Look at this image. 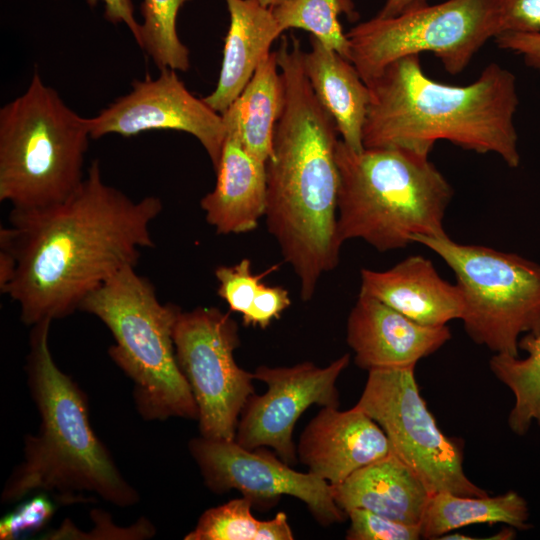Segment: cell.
Returning <instances> with one entry per match:
<instances>
[{"mask_svg":"<svg viewBox=\"0 0 540 540\" xmlns=\"http://www.w3.org/2000/svg\"><path fill=\"white\" fill-rule=\"evenodd\" d=\"M499 35L540 33V0H496Z\"/></svg>","mask_w":540,"mask_h":540,"instance_id":"cell-30","label":"cell"},{"mask_svg":"<svg viewBox=\"0 0 540 540\" xmlns=\"http://www.w3.org/2000/svg\"><path fill=\"white\" fill-rule=\"evenodd\" d=\"M79 310L110 330L114 363L133 381V397L146 420L198 419L193 394L179 368L173 340L181 309L158 299L153 284L129 266L87 296Z\"/></svg>","mask_w":540,"mask_h":540,"instance_id":"cell-6","label":"cell"},{"mask_svg":"<svg viewBox=\"0 0 540 540\" xmlns=\"http://www.w3.org/2000/svg\"><path fill=\"white\" fill-rule=\"evenodd\" d=\"M176 359L198 408L200 436L235 440L241 412L255 393L253 373L235 361L239 329L215 307L182 311L174 326Z\"/></svg>","mask_w":540,"mask_h":540,"instance_id":"cell-11","label":"cell"},{"mask_svg":"<svg viewBox=\"0 0 540 540\" xmlns=\"http://www.w3.org/2000/svg\"><path fill=\"white\" fill-rule=\"evenodd\" d=\"M518 348L528 355L519 358L495 354L489 365L495 377L514 394L508 424L514 433L523 435L533 420L540 426V332L520 338Z\"/></svg>","mask_w":540,"mask_h":540,"instance_id":"cell-24","label":"cell"},{"mask_svg":"<svg viewBox=\"0 0 540 540\" xmlns=\"http://www.w3.org/2000/svg\"><path fill=\"white\" fill-rule=\"evenodd\" d=\"M452 269L463 296L468 336L495 354L519 356L520 335L540 332V264L515 253L413 235Z\"/></svg>","mask_w":540,"mask_h":540,"instance_id":"cell-8","label":"cell"},{"mask_svg":"<svg viewBox=\"0 0 540 540\" xmlns=\"http://www.w3.org/2000/svg\"><path fill=\"white\" fill-rule=\"evenodd\" d=\"M230 22L216 88L203 100L223 114L240 95L271 44L281 36L272 9L258 0H225Z\"/></svg>","mask_w":540,"mask_h":540,"instance_id":"cell-20","label":"cell"},{"mask_svg":"<svg viewBox=\"0 0 540 540\" xmlns=\"http://www.w3.org/2000/svg\"><path fill=\"white\" fill-rule=\"evenodd\" d=\"M346 514L365 509L409 524H420L431 494L417 475L393 452L332 486Z\"/></svg>","mask_w":540,"mask_h":540,"instance_id":"cell-19","label":"cell"},{"mask_svg":"<svg viewBox=\"0 0 540 540\" xmlns=\"http://www.w3.org/2000/svg\"><path fill=\"white\" fill-rule=\"evenodd\" d=\"M259 3L267 8L273 9L287 0H258Z\"/></svg>","mask_w":540,"mask_h":540,"instance_id":"cell-38","label":"cell"},{"mask_svg":"<svg viewBox=\"0 0 540 540\" xmlns=\"http://www.w3.org/2000/svg\"><path fill=\"white\" fill-rule=\"evenodd\" d=\"M161 200H133L106 184L94 160L80 186L56 204L12 209L9 221L17 258L5 295L28 326L64 318L83 300L154 246L151 224Z\"/></svg>","mask_w":540,"mask_h":540,"instance_id":"cell-1","label":"cell"},{"mask_svg":"<svg viewBox=\"0 0 540 540\" xmlns=\"http://www.w3.org/2000/svg\"><path fill=\"white\" fill-rule=\"evenodd\" d=\"M99 0H88L94 6ZM105 5V18L114 23H125L137 44L141 45V24L134 17V7L131 0H101Z\"/></svg>","mask_w":540,"mask_h":540,"instance_id":"cell-34","label":"cell"},{"mask_svg":"<svg viewBox=\"0 0 540 540\" xmlns=\"http://www.w3.org/2000/svg\"><path fill=\"white\" fill-rule=\"evenodd\" d=\"M284 103V86L276 51L266 54L247 85L223 114L244 148L266 163L273 152V137Z\"/></svg>","mask_w":540,"mask_h":540,"instance_id":"cell-22","label":"cell"},{"mask_svg":"<svg viewBox=\"0 0 540 540\" xmlns=\"http://www.w3.org/2000/svg\"><path fill=\"white\" fill-rule=\"evenodd\" d=\"M188 449L205 485L214 493L238 490L253 506L275 503L282 496L295 497L322 526L348 517L336 504L331 484L309 471L292 469L264 447L251 450L235 440L200 436L189 441Z\"/></svg>","mask_w":540,"mask_h":540,"instance_id":"cell-12","label":"cell"},{"mask_svg":"<svg viewBox=\"0 0 540 540\" xmlns=\"http://www.w3.org/2000/svg\"><path fill=\"white\" fill-rule=\"evenodd\" d=\"M392 452L383 429L365 412L322 407L303 430L298 460L332 486Z\"/></svg>","mask_w":540,"mask_h":540,"instance_id":"cell-15","label":"cell"},{"mask_svg":"<svg viewBox=\"0 0 540 540\" xmlns=\"http://www.w3.org/2000/svg\"><path fill=\"white\" fill-rule=\"evenodd\" d=\"M190 0H143L141 14V49L157 67L187 71L190 68L189 49L177 34L176 20L180 8Z\"/></svg>","mask_w":540,"mask_h":540,"instance_id":"cell-26","label":"cell"},{"mask_svg":"<svg viewBox=\"0 0 540 540\" xmlns=\"http://www.w3.org/2000/svg\"><path fill=\"white\" fill-rule=\"evenodd\" d=\"M450 337L447 325L419 324L361 293L347 320V343L354 351L355 364L367 371L415 366Z\"/></svg>","mask_w":540,"mask_h":540,"instance_id":"cell-16","label":"cell"},{"mask_svg":"<svg viewBox=\"0 0 540 540\" xmlns=\"http://www.w3.org/2000/svg\"><path fill=\"white\" fill-rule=\"evenodd\" d=\"M294 534L284 512L277 513L273 518L261 520L256 540H292Z\"/></svg>","mask_w":540,"mask_h":540,"instance_id":"cell-36","label":"cell"},{"mask_svg":"<svg viewBox=\"0 0 540 540\" xmlns=\"http://www.w3.org/2000/svg\"><path fill=\"white\" fill-rule=\"evenodd\" d=\"M54 508L46 497L38 496L19 506L0 523V538L11 539L27 530L43 527L51 518Z\"/></svg>","mask_w":540,"mask_h":540,"instance_id":"cell-31","label":"cell"},{"mask_svg":"<svg viewBox=\"0 0 540 540\" xmlns=\"http://www.w3.org/2000/svg\"><path fill=\"white\" fill-rule=\"evenodd\" d=\"M361 294L372 296L411 320L426 326H443L461 319L463 296L457 284L441 278L433 263L409 256L390 269H362Z\"/></svg>","mask_w":540,"mask_h":540,"instance_id":"cell-17","label":"cell"},{"mask_svg":"<svg viewBox=\"0 0 540 540\" xmlns=\"http://www.w3.org/2000/svg\"><path fill=\"white\" fill-rule=\"evenodd\" d=\"M338 232L380 252L405 248L413 235H447L453 189L428 156L400 147L355 151L336 146Z\"/></svg>","mask_w":540,"mask_h":540,"instance_id":"cell-5","label":"cell"},{"mask_svg":"<svg viewBox=\"0 0 540 540\" xmlns=\"http://www.w3.org/2000/svg\"><path fill=\"white\" fill-rule=\"evenodd\" d=\"M289 292L282 286L264 284L249 313L242 318L246 326L267 328L290 306Z\"/></svg>","mask_w":540,"mask_h":540,"instance_id":"cell-32","label":"cell"},{"mask_svg":"<svg viewBox=\"0 0 540 540\" xmlns=\"http://www.w3.org/2000/svg\"><path fill=\"white\" fill-rule=\"evenodd\" d=\"M495 40L498 47L521 54L528 66L540 69V33L508 32Z\"/></svg>","mask_w":540,"mask_h":540,"instance_id":"cell-33","label":"cell"},{"mask_svg":"<svg viewBox=\"0 0 540 540\" xmlns=\"http://www.w3.org/2000/svg\"><path fill=\"white\" fill-rule=\"evenodd\" d=\"M215 277L218 282V295L232 312L245 317L264 286L263 274H254L251 261L244 258L234 265L218 266Z\"/></svg>","mask_w":540,"mask_h":540,"instance_id":"cell-28","label":"cell"},{"mask_svg":"<svg viewBox=\"0 0 540 540\" xmlns=\"http://www.w3.org/2000/svg\"><path fill=\"white\" fill-rule=\"evenodd\" d=\"M90 137L108 134L125 137L139 133L170 129L193 135L207 152L217 169L227 129L223 116L203 98L194 96L178 77L176 70H160L156 79L146 76L134 80L132 90L88 118Z\"/></svg>","mask_w":540,"mask_h":540,"instance_id":"cell-14","label":"cell"},{"mask_svg":"<svg viewBox=\"0 0 540 540\" xmlns=\"http://www.w3.org/2000/svg\"><path fill=\"white\" fill-rule=\"evenodd\" d=\"M364 148L400 147L429 156L438 140L520 164L515 76L496 63L474 82L454 86L423 72L419 55L389 64L371 83Z\"/></svg>","mask_w":540,"mask_h":540,"instance_id":"cell-3","label":"cell"},{"mask_svg":"<svg viewBox=\"0 0 540 540\" xmlns=\"http://www.w3.org/2000/svg\"><path fill=\"white\" fill-rule=\"evenodd\" d=\"M350 520L348 540H417L422 537L420 524L396 521L365 509L347 513Z\"/></svg>","mask_w":540,"mask_h":540,"instance_id":"cell-29","label":"cell"},{"mask_svg":"<svg viewBox=\"0 0 540 540\" xmlns=\"http://www.w3.org/2000/svg\"><path fill=\"white\" fill-rule=\"evenodd\" d=\"M425 4H427V0H386L377 16L381 18L394 17Z\"/></svg>","mask_w":540,"mask_h":540,"instance_id":"cell-37","label":"cell"},{"mask_svg":"<svg viewBox=\"0 0 540 540\" xmlns=\"http://www.w3.org/2000/svg\"><path fill=\"white\" fill-rule=\"evenodd\" d=\"M414 370L415 366L368 371L355 407L383 429L392 452L417 475L431 495H488L465 475L462 447L437 426L420 395Z\"/></svg>","mask_w":540,"mask_h":540,"instance_id":"cell-10","label":"cell"},{"mask_svg":"<svg viewBox=\"0 0 540 540\" xmlns=\"http://www.w3.org/2000/svg\"><path fill=\"white\" fill-rule=\"evenodd\" d=\"M279 30L303 29L327 48L349 60L350 48L339 16L358 17L353 0H287L272 9Z\"/></svg>","mask_w":540,"mask_h":540,"instance_id":"cell-25","label":"cell"},{"mask_svg":"<svg viewBox=\"0 0 540 540\" xmlns=\"http://www.w3.org/2000/svg\"><path fill=\"white\" fill-rule=\"evenodd\" d=\"M17 267V258L10 226L0 230V290L5 294L10 286Z\"/></svg>","mask_w":540,"mask_h":540,"instance_id":"cell-35","label":"cell"},{"mask_svg":"<svg viewBox=\"0 0 540 540\" xmlns=\"http://www.w3.org/2000/svg\"><path fill=\"white\" fill-rule=\"evenodd\" d=\"M298 38H281L276 57L284 103L266 162V225L310 300L320 278L339 263V170L335 122L306 77Z\"/></svg>","mask_w":540,"mask_h":540,"instance_id":"cell-2","label":"cell"},{"mask_svg":"<svg viewBox=\"0 0 540 540\" xmlns=\"http://www.w3.org/2000/svg\"><path fill=\"white\" fill-rule=\"evenodd\" d=\"M349 61L368 85L392 62L431 52L446 71H463L499 35L496 0L428 3L389 18L374 17L346 33Z\"/></svg>","mask_w":540,"mask_h":540,"instance_id":"cell-9","label":"cell"},{"mask_svg":"<svg viewBox=\"0 0 540 540\" xmlns=\"http://www.w3.org/2000/svg\"><path fill=\"white\" fill-rule=\"evenodd\" d=\"M528 518L526 501L514 491L494 497L439 492L430 496L421 521V535L425 539H439L454 529L482 523L527 529Z\"/></svg>","mask_w":540,"mask_h":540,"instance_id":"cell-23","label":"cell"},{"mask_svg":"<svg viewBox=\"0 0 540 540\" xmlns=\"http://www.w3.org/2000/svg\"><path fill=\"white\" fill-rule=\"evenodd\" d=\"M310 43L311 50L303 54V65L312 90L334 120L341 141L362 151L370 89L349 60L313 36Z\"/></svg>","mask_w":540,"mask_h":540,"instance_id":"cell-21","label":"cell"},{"mask_svg":"<svg viewBox=\"0 0 540 540\" xmlns=\"http://www.w3.org/2000/svg\"><path fill=\"white\" fill-rule=\"evenodd\" d=\"M51 322L32 326L26 364L40 431L25 437L23 461L7 480L1 499L16 502L41 490L69 503L77 501L76 493L90 492L120 507L135 505L139 494L90 425L85 393L53 359Z\"/></svg>","mask_w":540,"mask_h":540,"instance_id":"cell-4","label":"cell"},{"mask_svg":"<svg viewBox=\"0 0 540 540\" xmlns=\"http://www.w3.org/2000/svg\"><path fill=\"white\" fill-rule=\"evenodd\" d=\"M253 502L237 498L203 512L185 540H256L261 520L251 512Z\"/></svg>","mask_w":540,"mask_h":540,"instance_id":"cell-27","label":"cell"},{"mask_svg":"<svg viewBox=\"0 0 540 540\" xmlns=\"http://www.w3.org/2000/svg\"><path fill=\"white\" fill-rule=\"evenodd\" d=\"M90 138L88 118L35 69L26 91L0 109V200L30 210L69 197L85 178Z\"/></svg>","mask_w":540,"mask_h":540,"instance_id":"cell-7","label":"cell"},{"mask_svg":"<svg viewBox=\"0 0 540 540\" xmlns=\"http://www.w3.org/2000/svg\"><path fill=\"white\" fill-rule=\"evenodd\" d=\"M226 129L216 185L200 202L207 223L222 235L256 229L267 201L266 163L250 154L232 129Z\"/></svg>","mask_w":540,"mask_h":540,"instance_id":"cell-18","label":"cell"},{"mask_svg":"<svg viewBox=\"0 0 540 540\" xmlns=\"http://www.w3.org/2000/svg\"><path fill=\"white\" fill-rule=\"evenodd\" d=\"M350 362L344 354L328 366L306 361L293 366H258L255 380L267 390L247 400L236 429L235 441L246 449L269 447L289 465L298 461L293 431L311 405L339 408L336 382Z\"/></svg>","mask_w":540,"mask_h":540,"instance_id":"cell-13","label":"cell"}]
</instances>
